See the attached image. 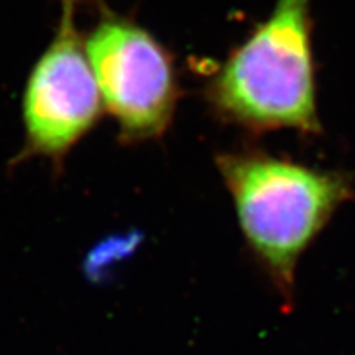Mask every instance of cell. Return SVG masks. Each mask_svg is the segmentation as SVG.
<instances>
[{"label": "cell", "instance_id": "1", "mask_svg": "<svg viewBox=\"0 0 355 355\" xmlns=\"http://www.w3.org/2000/svg\"><path fill=\"white\" fill-rule=\"evenodd\" d=\"M216 165L252 260L291 313L300 261L355 199L354 178L250 148L217 155Z\"/></svg>", "mask_w": 355, "mask_h": 355}, {"label": "cell", "instance_id": "2", "mask_svg": "<svg viewBox=\"0 0 355 355\" xmlns=\"http://www.w3.org/2000/svg\"><path fill=\"white\" fill-rule=\"evenodd\" d=\"M311 26V0H277L204 87L216 117L255 133L321 132Z\"/></svg>", "mask_w": 355, "mask_h": 355}, {"label": "cell", "instance_id": "3", "mask_svg": "<svg viewBox=\"0 0 355 355\" xmlns=\"http://www.w3.org/2000/svg\"><path fill=\"white\" fill-rule=\"evenodd\" d=\"M86 51L102 105L117 123L122 144L162 139L181 97L175 61L165 44L101 2Z\"/></svg>", "mask_w": 355, "mask_h": 355}, {"label": "cell", "instance_id": "4", "mask_svg": "<svg viewBox=\"0 0 355 355\" xmlns=\"http://www.w3.org/2000/svg\"><path fill=\"white\" fill-rule=\"evenodd\" d=\"M76 3L60 0L56 32L26 81L21 102L25 140L12 165L43 158L58 175L104 110L86 38L76 26Z\"/></svg>", "mask_w": 355, "mask_h": 355}, {"label": "cell", "instance_id": "5", "mask_svg": "<svg viewBox=\"0 0 355 355\" xmlns=\"http://www.w3.org/2000/svg\"><path fill=\"white\" fill-rule=\"evenodd\" d=\"M141 235L128 232L104 239L89 252L84 260V273L91 282H104L110 270L117 265V261L127 260L132 252L140 245Z\"/></svg>", "mask_w": 355, "mask_h": 355}]
</instances>
